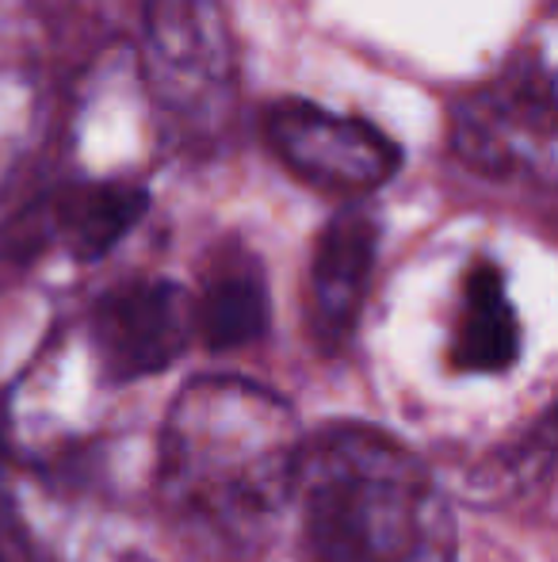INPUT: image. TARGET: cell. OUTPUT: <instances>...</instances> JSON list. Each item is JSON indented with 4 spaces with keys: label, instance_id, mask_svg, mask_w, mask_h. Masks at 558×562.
Instances as JSON below:
<instances>
[{
    "label": "cell",
    "instance_id": "6da1fadb",
    "mask_svg": "<svg viewBox=\"0 0 558 562\" xmlns=\"http://www.w3.org/2000/svg\"><path fill=\"white\" fill-rule=\"evenodd\" d=\"M303 432L283 398L230 375L176 394L157 451V494L187 536L246 555L291 502Z\"/></svg>",
    "mask_w": 558,
    "mask_h": 562
},
{
    "label": "cell",
    "instance_id": "7a4b0ae2",
    "mask_svg": "<svg viewBox=\"0 0 558 562\" xmlns=\"http://www.w3.org/2000/svg\"><path fill=\"white\" fill-rule=\"evenodd\" d=\"M291 502L314 562H455V520L429 467L364 425L303 440Z\"/></svg>",
    "mask_w": 558,
    "mask_h": 562
},
{
    "label": "cell",
    "instance_id": "3957f363",
    "mask_svg": "<svg viewBox=\"0 0 558 562\" xmlns=\"http://www.w3.org/2000/svg\"><path fill=\"white\" fill-rule=\"evenodd\" d=\"M264 138L298 180L321 192H375L402 169V149L390 134L310 100L272 104L264 112Z\"/></svg>",
    "mask_w": 558,
    "mask_h": 562
},
{
    "label": "cell",
    "instance_id": "277c9868",
    "mask_svg": "<svg viewBox=\"0 0 558 562\" xmlns=\"http://www.w3.org/2000/svg\"><path fill=\"white\" fill-rule=\"evenodd\" d=\"M141 58L149 92L164 112L195 119L230 100L234 54L210 0H149Z\"/></svg>",
    "mask_w": 558,
    "mask_h": 562
},
{
    "label": "cell",
    "instance_id": "5b68a950",
    "mask_svg": "<svg viewBox=\"0 0 558 562\" xmlns=\"http://www.w3.org/2000/svg\"><path fill=\"white\" fill-rule=\"evenodd\" d=\"M455 154L493 180L551 165L555 89L544 66H516L501 81L463 100L455 115Z\"/></svg>",
    "mask_w": 558,
    "mask_h": 562
},
{
    "label": "cell",
    "instance_id": "8992f818",
    "mask_svg": "<svg viewBox=\"0 0 558 562\" xmlns=\"http://www.w3.org/2000/svg\"><path fill=\"white\" fill-rule=\"evenodd\" d=\"M192 295L172 280H135L92 306V345L112 383L172 368L192 345Z\"/></svg>",
    "mask_w": 558,
    "mask_h": 562
},
{
    "label": "cell",
    "instance_id": "52a82bcc",
    "mask_svg": "<svg viewBox=\"0 0 558 562\" xmlns=\"http://www.w3.org/2000/svg\"><path fill=\"white\" fill-rule=\"evenodd\" d=\"M149 207L141 184L123 180H89L66 184L23 211L8 229V249L15 257H35L46 245H61L73 260H100L130 234Z\"/></svg>",
    "mask_w": 558,
    "mask_h": 562
},
{
    "label": "cell",
    "instance_id": "ba28073f",
    "mask_svg": "<svg viewBox=\"0 0 558 562\" xmlns=\"http://www.w3.org/2000/svg\"><path fill=\"white\" fill-rule=\"evenodd\" d=\"M375 252H379V223L372 211L344 207L321 229L310 260V337L326 352L349 345L356 318L364 311L367 283H372Z\"/></svg>",
    "mask_w": 558,
    "mask_h": 562
},
{
    "label": "cell",
    "instance_id": "9c48e42d",
    "mask_svg": "<svg viewBox=\"0 0 558 562\" xmlns=\"http://www.w3.org/2000/svg\"><path fill=\"white\" fill-rule=\"evenodd\" d=\"M192 326L210 352H230L269 329V283L261 260L241 245H218L192 299Z\"/></svg>",
    "mask_w": 558,
    "mask_h": 562
},
{
    "label": "cell",
    "instance_id": "30bf717a",
    "mask_svg": "<svg viewBox=\"0 0 558 562\" xmlns=\"http://www.w3.org/2000/svg\"><path fill=\"white\" fill-rule=\"evenodd\" d=\"M521 356V322L509 303L505 272L478 260L463 276V311L455 326V363L475 375L509 371Z\"/></svg>",
    "mask_w": 558,
    "mask_h": 562
},
{
    "label": "cell",
    "instance_id": "8fae6325",
    "mask_svg": "<svg viewBox=\"0 0 558 562\" xmlns=\"http://www.w3.org/2000/svg\"><path fill=\"white\" fill-rule=\"evenodd\" d=\"M0 494H4V456H0Z\"/></svg>",
    "mask_w": 558,
    "mask_h": 562
}]
</instances>
